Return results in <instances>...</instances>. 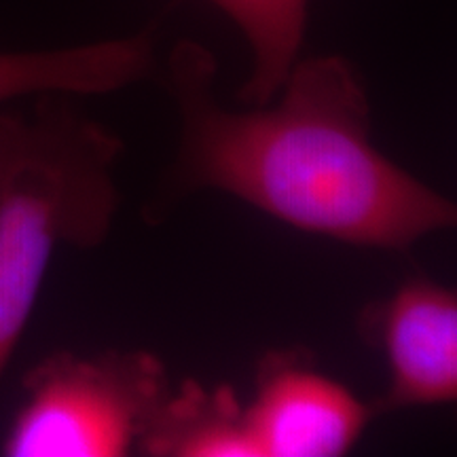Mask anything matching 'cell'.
Wrapping results in <instances>:
<instances>
[{"mask_svg": "<svg viewBox=\"0 0 457 457\" xmlns=\"http://www.w3.org/2000/svg\"><path fill=\"white\" fill-rule=\"evenodd\" d=\"M360 333L384 353L390 381L370 400L375 417L457 398V296L447 286L411 278L369 305Z\"/></svg>", "mask_w": 457, "mask_h": 457, "instance_id": "5b68a950", "label": "cell"}, {"mask_svg": "<svg viewBox=\"0 0 457 457\" xmlns=\"http://www.w3.org/2000/svg\"><path fill=\"white\" fill-rule=\"evenodd\" d=\"M148 457H259L248 411L231 386L210 390L195 379L171 390L142 434Z\"/></svg>", "mask_w": 457, "mask_h": 457, "instance_id": "52a82bcc", "label": "cell"}, {"mask_svg": "<svg viewBox=\"0 0 457 457\" xmlns=\"http://www.w3.org/2000/svg\"><path fill=\"white\" fill-rule=\"evenodd\" d=\"M239 28L253 55V71L237 98L261 106L276 98L299 60L310 0H208Z\"/></svg>", "mask_w": 457, "mask_h": 457, "instance_id": "ba28073f", "label": "cell"}, {"mask_svg": "<svg viewBox=\"0 0 457 457\" xmlns=\"http://www.w3.org/2000/svg\"><path fill=\"white\" fill-rule=\"evenodd\" d=\"M43 94L28 112L0 108V377L60 245L104 244L121 193L123 140L74 104Z\"/></svg>", "mask_w": 457, "mask_h": 457, "instance_id": "7a4b0ae2", "label": "cell"}, {"mask_svg": "<svg viewBox=\"0 0 457 457\" xmlns=\"http://www.w3.org/2000/svg\"><path fill=\"white\" fill-rule=\"evenodd\" d=\"M245 411L259 457L345 455L375 420L370 403L295 347L261 358Z\"/></svg>", "mask_w": 457, "mask_h": 457, "instance_id": "277c9868", "label": "cell"}, {"mask_svg": "<svg viewBox=\"0 0 457 457\" xmlns=\"http://www.w3.org/2000/svg\"><path fill=\"white\" fill-rule=\"evenodd\" d=\"M163 85L179 112V148L151 214L212 188L358 248L404 250L455 227V204L373 145L367 87L345 57L296 60L271 102L231 111L216 98L214 55L180 41Z\"/></svg>", "mask_w": 457, "mask_h": 457, "instance_id": "6da1fadb", "label": "cell"}, {"mask_svg": "<svg viewBox=\"0 0 457 457\" xmlns=\"http://www.w3.org/2000/svg\"><path fill=\"white\" fill-rule=\"evenodd\" d=\"M155 71L148 32L49 51H0V106L26 96L112 94Z\"/></svg>", "mask_w": 457, "mask_h": 457, "instance_id": "8992f818", "label": "cell"}, {"mask_svg": "<svg viewBox=\"0 0 457 457\" xmlns=\"http://www.w3.org/2000/svg\"><path fill=\"white\" fill-rule=\"evenodd\" d=\"M21 387L0 455L123 457L136 453L171 381L146 350H62L34 364Z\"/></svg>", "mask_w": 457, "mask_h": 457, "instance_id": "3957f363", "label": "cell"}]
</instances>
